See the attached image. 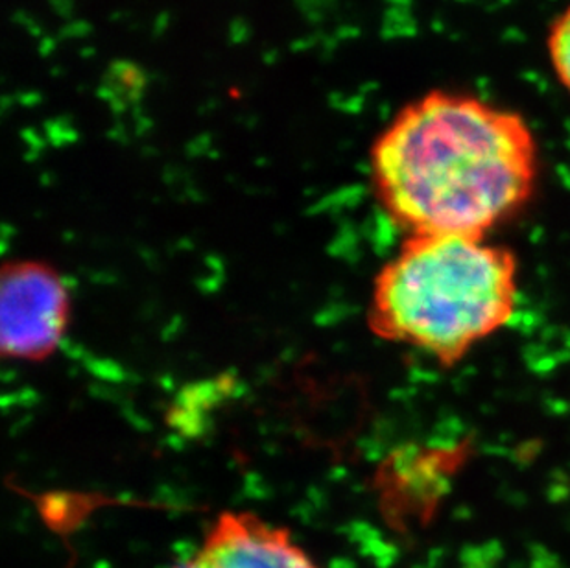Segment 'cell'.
Segmentation results:
<instances>
[{
  "mask_svg": "<svg viewBox=\"0 0 570 568\" xmlns=\"http://www.w3.org/2000/svg\"><path fill=\"white\" fill-rule=\"evenodd\" d=\"M0 345L6 359L41 362L58 351L70 320V294L58 270L13 261L2 270Z\"/></svg>",
  "mask_w": 570,
  "mask_h": 568,
  "instance_id": "cell-3",
  "label": "cell"
},
{
  "mask_svg": "<svg viewBox=\"0 0 570 568\" xmlns=\"http://www.w3.org/2000/svg\"><path fill=\"white\" fill-rule=\"evenodd\" d=\"M538 177L527 118L462 92L404 106L372 148L377 199L409 236H488L527 207Z\"/></svg>",
  "mask_w": 570,
  "mask_h": 568,
  "instance_id": "cell-1",
  "label": "cell"
},
{
  "mask_svg": "<svg viewBox=\"0 0 570 568\" xmlns=\"http://www.w3.org/2000/svg\"><path fill=\"white\" fill-rule=\"evenodd\" d=\"M178 568H322L283 526L252 511H224Z\"/></svg>",
  "mask_w": 570,
  "mask_h": 568,
  "instance_id": "cell-4",
  "label": "cell"
},
{
  "mask_svg": "<svg viewBox=\"0 0 570 568\" xmlns=\"http://www.w3.org/2000/svg\"><path fill=\"white\" fill-rule=\"evenodd\" d=\"M550 63L554 69L556 78L570 95V6L556 17L547 39Z\"/></svg>",
  "mask_w": 570,
  "mask_h": 568,
  "instance_id": "cell-5",
  "label": "cell"
},
{
  "mask_svg": "<svg viewBox=\"0 0 570 568\" xmlns=\"http://www.w3.org/2000/svg\"><path fill=\"white\" fill-rule=\"evenodd\" d=\"M519 290L515 255L488 236L410 235L375 277L367 320L449 368L507 327Z\"/></svg>",
  "mask_w": 570,
  "mask_h": 568,
  "instance_id": "cell-2",
  "label": "cell"
}]
</instances>
